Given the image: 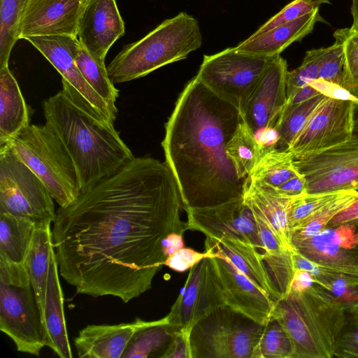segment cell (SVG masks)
Returning <instances> with one entry per match:
<instances>
[{"instance_id": "obj_56", "label": "cell", "mask_w": 358, "mask_h": 358, "mask_svg": "<svg viewBox=\"0 0 358 358\" xmlns=\"http://www.w3.org/2000/svg\"><path fill=\"white\" fill-rule=\"evenodd\" d=\"M350 310L351 312H352L355 315V316L358 318V305Z\"/></svg>"}, {"instance_id": "obj_53", "label": "cell", "mask_w": 358, "mask_h": 358, "mask_svg": "<svg viewBox=\"0 0 358 358\" xmlns=\"http://www.w3.org/2000/svg\"><path fill=\"white\" fill-rule=\"evenodd\" d=\"M315 283L312 276L302 270H295L291 289L301 291Z\"/></svg>"}, {"instance_id": "obj_19", "label": "cell", "mask_w": 358, "mask_h": 358, "mask_svg": "<svg viewBox=\"0 0 358 358\" xmlns=\"http://www.w3.org/2000/svg\"><path fill=\"white\" fill-rule=\"evenodd\" d=\"M227 306L265 325L272 317L275 301L260 287L222 257H213Z\"/></svg>"}, {"instance_id": "obj_47", "label": "cell", "mask_w": 358, "mask_h": 358, "mask_svg": "<svg viewBox=\"0 0 358 358\" xmlns=\"http://www.w3.org/2000/svg\"><path fill=\"white\" fill-rule=\"evenodd\" d=\"M190 332L181 329L176 336L165 358H192Z\"/></svg>"}, {"instance_id": "obj_26", "label": "cell", "mask_w": 358, "mask_h": 358, "mask_svg": "<svg viewBox=\"0 0 358 358\" xmlns=\"http://www.w3.org/2000/svg\"><path fill=\"white\" fill-rule=\"evenodd\" d=\"M30 125L28 106L8 66L0 69V147Z\"/></svg>"}, {"instance_id": "obj_36", "label": "cell", "mask_w": 358, "mask_h": 358, "mask_svg": "<svg viewBox=\"0 0 358 358\" xmlns=\"http://www.w3.org/2000/svg\"><path fill=\"white\" fill-rule=\"evenodd\" d=\"M358 197V191L343 190L298 228L290 232L291 238H303L313 236L325 229L330 220L341 210Z\"/></svg>"}, {"instance_id": "obj_29", "label": "cell", "mask_w": 358, "mask_h": 358, "mask_svg": "<svg viewBox=\"0 0 358 358\" xmlns=\"http://www.w3.org/2000/svg\"><path fill=\"white\" fill-rule=\"evenodd\" d=\"M36 226L29 219L0 212V257L25 263Z\"/></svg>"}, {"instance_id": "obj_32", "label": "cell", "mask_w": 358, "mask_h": 358, "mask_svg": "<svg viewBox=\"0 0 358 358\" xmlns=\"http://www.w3.org/2000/svg\"><path fill=\"white\" fill-rule=\"evenodd\" d=\"M299 173L292 154L287 150L266 148L248 176L278 187Z\"/></svg>"}, {"instance_id": "obj_11", "label": "cell", "mask_w": 358, "mask_h": 358, "mask_svg": "<svg viewBox=\"0 0 358 358\" xmlns=\"http://www.w3.org/2000/svg\"><path fill=\"white\" fill-rule=\"evenodd\" d=\"M306 194L358 191V138L320 153L294 159Z\"/></svg>"}, {"instance_id": "obj_24", "label": "cell", "mask_w": 358, "mask_h": 358, "mask_svg": "<svg viewBox=\"0 0 358 358\" xmlns=\"http://www.w3.org/2000/svg\"><path fill=\"white\" fill-rule=\"evenodd\" d=\"M59 274L54 249L49 266L42 315L46 336L45 346L62 358H71L73 355L66 326L64 297Z\"/></svg>"}, {"instance_id": "obj_52", "label": "cell", "mask_w": 358, "mask_h": 358, "mask_svg": "<svg viewBox=\"0 0 358 358\" xmlns=\"http://www.w3.org/2000/svg\"><path fill=\"white\" fill-rule=\"evenodd\" d=\"M182 248H184L182 235L176 232L169 234L162 242V250L166 259Z\"/></svg>"}, {"instance_id": "obj_3", "label": "cell", "mask_w": 358, "mask_h": 358, "mask_svg": "<svg viewBox=\"0 0 358 358\" xmlns=\"http://www.w3.org/2000/svg\"><path fill=\"white\" fill-rule=\"evenodd\" d=\"M42 103L45 123L69 153L81 190L108 176L134 156L114 123L100 114L70 83Z\"/></svg>"}, {"instance_id": "obj_34", "label": "cell", "mask_w": 358, "mask_h": 358, "mask_svg": "<svg viewBox=\"0 0 358 358\" xmlns=\"http://www.w3.org/2000/svg\"><path fill=\"white\" fill-rule=\"evenodd\" d=\"M28 0H1L0 69L8 66L11 50L20 39L22 15Z\"/></svg>"}, {"instance_id": "obj_25", "label": "cell", "mask_w": 358, "mask_h": 358, "mask_svg": "<svg viewBox=\"0 0 358 358\" xmlns=\"http://www.w3.org/2000/svg\"><path fill=\"white\" fill-rule=\"evenodd\" d=\"M318 22H324L320 8L295 20L282 24L253 38H247L236 48L244 52L273 57L279 55L292 43L302 40Z\"/></svg>"}, {"instance_id": "obj_22", "label": "cell", "mask_w": 358, "mask_h": 358, "mask_svg": "<svg viewBox=\"0 0 358 358\" xmlns=\"http://www.w3.org/2000/svg\"><path fill=\"white\" fill-rule=\"evenodd\" d=\"M205 250L215 257L228 259L239 271L263 289L274 301L280 296L266 271L260 251L241 240L206 236Z\"/></svg>"}, {"instance_id": "obj_6", "label": "cell", "mask_w": 358, "mask_h": 358, "mask_svg": "<svg viewBox=\"0 0 358 358\" xmlns=\"http://www.w3.org/2000/svg\"><path fill=\"white\" fill-rule=\"evenodd\" d=\"M0 330L19 352L38 356L45 346L42 313L26 263L0 257Z\"/></svg>"}, {"instance_id": "obj_5", "label": "cell", "mask_w": 358, "mask_h": 358, "mask_svg": "<svg viewBox=\"0 0 358 358\" xmlns=\"http://www.w3.org/2000/svg\"><path fill=\"white\" fill-rule=\"evenodd\" d=\"M198 21L185 12L163 21L143 38L124 45L106 66L115 84L144 77L166 64L186 59L199 48Z\"/></svg>"}, {"instance_id": "obj_42", "label": "cell", "mask_w": 358, "mask_h": 358, "mask_svg": "<svg viewBox=\"0 0 358 358\" xmlns=\"http://www.w3.org/2000/svg\"><path fill=\"white\" fill-rule=\"evenodd\" d=\"M325 3H330L329 0H294L262 25L248 38H255L275 27L311 13Z\"/></svg>"}, {"instance_id": "obj_37", "label": "cell", "mask_w": 358, "mask_h": 358, "mask_svg": "<svg viewBox=\"0 0 358 358\" xmlns=\"http://www.w3.org/2000/svg\"><path fill=\"white\" fill-rule=\"evenodd\" d=\"M293 345L280 322L271 317L264 325L257 347V358H292Z\"/></svg>"}, {"instance_id": "obj_14", "label": "cell", "mask_w": 358, "mask_h": 358, "mask_svg": "<svg viewBox=\"0 0 358 358\" xmlns=\"http://www.w3.org/2000/svg\"><path fill=\"white\" fill-rule=\"evenodd\" d=\"M226 306L213 257L189 269L185 284L166 315L170 323L191 332L202 317Z\"/></svg>"}, {"instance_id": "obj_15", "label": "cell", "mask_w": 358, "mask_h": 358, "mask_svg": "<svg viewBox=\"0 0 358 358\" xmlns=\"http://www.w3.org/2000/svg\"><path fill=\"white\" fill-rule=\"evenodd\" d=\"M188 229L215 238L241 240L261 252L255 220L243 196L206 208H187Z\"/></svg>"}, {"instance_id": "obj_48", "label": "cell", "mask_w": 358, "mask_h": 358, "mask_svg": "<svg viewBox=\"0 0 358 358\" xmlns=\"http://www.w3.org/2000/svg\"><path fill=\"white\" fill-rule=\"evenodd\" d=\"M275 188L281 194L289 196H297L306 194V180L299 173Z\"/></svg>"}, {"instance_id": "obj_46", "label": "cell", "mask_w": 358, "mask_h": 358, "mask_svg": "<svg viewBox=\"0 0 358 358\" xmlns=\"http://www.w3.org/2000/svg\"><path fill=\"white\" fill-rule=\"evenodd\" d=\"M215 255L208 251L197 252L188 248H182L171 255L164 262V265L177 272H185L195 266L206 257Z\"/></svg>"}, {"instance_id": "obj_13", "label": "cell", "mask_w": 358, "mask_h": 358, "mask_svg": "<svg viewBox=\"0 0 358 358\" xmlns=\"http://www.w3.org/2000/svg\"><path fill=\"white\" fill-rule=\"evenodd\" d=\"M293 250L316 264L358 283V229L350 223L327 227L306 238H291Z\"/></svg>"}, {"instance_id": "obj_33", "label": "cell", "mask_w": 358, "mask_h": 358, "mask_svg": "<svg viewBox=\"0 0 358 358\" xmlns=\"http://www.w3.org/2000/svg\"><path fill=\"white\" fill-rule=\"evenodd\" d=\"M76 65L90 87L114 110H117L115 103L119 90L110 80L105 62L92 56L84 47L80 48L76 56Z\"/></svg>"}, {"instance_id": "obj_8", "label": "cell", "mask_w": 358, "mask_h": 358, "mask_svg": "<svg viewBox=\"0 0 358 358\" xmlns=\"http://www.w3.org/2000/svg\"><path fill=\"white\" fill-rule=\"evenodd\" d=\"M264 327L227 305L217 308L192 329V358H257Z\"/></svg>"}, {"instance_id": "obj_1", "label": "cell", "mask_w": 358, "mask_h": 358, "mask_svg": "<svg viewBox=\"0 0 358 358\" xmlns=\"http://www.w3.org/2000/svg\"><path fill=\"white\" fill-rule=\"evenodd\" d=\"M182 208L166 162L134 157L57 209L52 234L59 273L77 294L124 303L140 296L166 260L163 239L189 229Z\"/></svg>"}, {"instance_id": "obj_43", "label": "cell", "mask_w": 358, "mask_h": 358, "mask_svg": "<svg viewBox=\"0 0 358 358\" xmlns=\"http://www.w3.org/2000/svg\"><path fill=\"white\" fill-rule=\"evenodd\" d=\"M344 64L343 44L341 41L335 40L333 45L327 48L319 70L317 80L341 87Z\"/></svg>"}, {"instance_id": "obj_10", "label": "cell", "mask_w": 358, "mask_h": 358, "mask_svg": "<svg viewBox=\"0 0 358 358\" xmlns=\"http://www.w3.org/2000/svg\"><path fill=\"white\" fill-rule=\"evenodd\" d=\"M0 212L37 226L52 224L56 215L48 189L8 144L0 147Z\"/></svg>"}, {"instance_id": "obj_45", "label": "cell", "mask_w": 358, "mask_h": 358, "mask_svg": "<svg viewBox=\"0 0 358 358\" xmlns=\"http://www.w3.org/2000/svg\"><path fill=\"white\" fill-rule=\"evenodd\" d=\"M252 213L255 220L257 231L261 243V253L276 255L285 250H287L283 246L268 221L260 215L252 211Z\"/></svg>"}, {"instance_id": "obj_23", "label": "cell", "mask_w": 358, "mask_h": 358, "mask_svg": "<svg viewBox=\"0 0 358 358\" xmlns=\"http://www.w3.org/2000/svg\"><path fill=\"white\" fill-rule=\"evenodd\" d=\"M279 192L275 187L247 176L243 199L252 212L264 219L273 227L283 246L292 250L289 211L293 199Z\"/></svg>"}, {"instance_id": "obj_49", "label": "cell", "mask_w": 358, "mask_h": 358, "mask_svg": "<svg viewBox=\"0 0 358 358\" xmlns=\"http://www.w3.org/2000/svg\"><path fill=\"white\" fill-rule=\"evenodd\" d=\"M358 220V197L349 206L338 213L327 227H336Z\"/></svg>"}, {"instance_id": "obj_16", "label": "cell", "mask_w": 358, "mask_h": 358, "mask_svg": "<svg viewBox=\"0 0 358 358\" xmlns=\"http://www.w3.org/2000/svg\"><path fill=\"white\" fill-rule=\"evenodd\" d=\"M30 42L60 73L105 118L114 123L117 110L113 109L86 82L80 73L76 56L80 48L76 36L52 35L29 36Z\"/></svg>"}, {"instance_id": "obj_17", "label": "cell", "mask_w": 358, "mask_h": 358, "mask_svg": "<svg viewBox=\"0 0 358 358\" xmlns=\"http://www.w3.org/2000/svg\"><path fill=\"white\" fill-rule=\"evenodd\" d=\"M287 61L275 56L266 67L248 103L244 120L254 134L264 127L278 130L287 103Z\"/></svg>"}, {"instance_id": "obj_30", "label": "cell", "mask_w": 358, "mask_h": 358, "mask_svg": "<svg viewBox=\"0 0 358 358\" xmlns=\"http://www.w3.org/2000/svg\"><path fill=\"white\" fill-rule=\"evenodd\" d=\"M297 268L309 273L314 282L327 289L345 310L358 305V283L305 257L299 260Z\"/></svg>"}, {"instance_id": "obj_2", "label": "cell", "mask_w": 358, "mask_h": 358, "mask_svg": "<svg viewBox=\"0 0 358 358\" xmlns=\"http://www.w3.org/2000/svg\"><path fill=\"white\" fill-rule=\"evenodd\" d=\"M239 110L196 76L180 94L165 124L162 146L184 210L217 206L243 196L227 144L243 119Z\"/></svg>"}, {"instance_id": "obj_28", "label": "cell", "mask_w": 358, "mask_h": 358, "mask_svg": "<svg viewBox=\"0 0 358 358\" xmlns=\"http://www.w3.org/2000/svg\"><path fill=\"white\" fill-rule=\"evenodd\" d=\"M50 225L36 226L25 261L42 315L49 266L55 249Z\"/></svg>"}, {"instance_id": "obj_20", "label": "cell", "mask_w": 358, "mask_h": 358, "mask_svg": "<svg viewBox=\"0 0 358 358\" xmlns=\"http://www.w3.org/2000/svg\"><path fill=\"white\" fill-rule=\"evenodd\" d=\"M87 0H28L20 39L52 35L77 37L78 24Z\"/></svg>"}, {"instance_id": "obj_39", "label": "cell", "mask_w": 358, "mask_h": 358, "mask_svg": "<svg viewBox=\"0 0 358 358\" xmlns=\"http://www.w3.org/2000/svg\"><path fill=\"white\" fill-rule=\"evenodd\" d=\"M292 252V250L287 249L276 255L261 253L270 279L280 299L288 295L292 287L295 272Z\"/></svg>"}, {"instance_id": "obj_18", "label": "cell", "mask_w": 358, "mask_h": 358, "mask_svg": "<svg viewBox=\"0 0 358 358\" xmlns=\"http://www.w3.org/2000/svg\"><path fill=\"white\" fill-rule=\"evenodd\" d=\"M124 32L115 0H87L78 20L77 38L92 56L105 62L109 49Z\"/></svg>"}, {"instance_id": "obj_41", "label": "cell", "mask_w": 358, "mask_h": 358, "mask_svg": "<svg viewBox=\"0 0 358 358\" xmlns=\"http://www.w3.org/2000/svg\"><path fill=\"white\" fill-rule=\"evenodd\" d=\"M341 192L342 191L313 194H305L295 196L291 203L288 216L290 232L301 225Z\"/></svg>"}, {"instance_id": "obj_21", "label": "cell", "mask_w": 358, "mask_h": 358, "mask_svg": "<svg viewBox=\"0 0 358 358\" xmlns=\"http://www.w3.org/2000/svg\"><path fill=\"white\" fill-rule=\"evenodd\" d=\"M145 321L130 323L89 324L79 331L74 345L80 358H122L135 331Z\"/></svg>"}, {"instance_id": "obj_9", "label": "cell", "mask_w": 358, "mask_h": 358, "mask_svg": "<svg viewBox=\"0 0 358 358\" xmlns=\"http://www.w3.org/2000/svg\"><path fill=\"white\" fill-rule=\"evenodd\" d=\"M274 57L229 48L203 55L196 76L215 94L236 108L243 117L259 79Z\"/></svg>"}, {"instance_id": "obj_50", "label": "cell", "mask_w": 358, "mask_h": 358, "mask_svg": "<svg viewBox=\"0 0 358 358\" xmlns=\"http://www.w3.org/2000/svg\"><path fill=\"white\" fill-rule=\"evenodd\" d=\"M257 141L266 148H276L280 139L278 131L273 127H264L255 133Z\"/></svg>"}, {"instance_id": "obj_55", "label": "cell", "mask_w": 358, "mask_h": 358, "mask_svg": "<svg viewBox=\"0 0 358 358\" xmlns=\"http://www.w3.org/2000/svg\"><path fill=\"white\" fill-rule=\"evenodd\" d=\"M351 14L352 17V27L358 30V0L352 1Z\"/></svg>"}, {"instance_id": "obj_38", "label": "cell", "mask_w": 358, "mask_h": 358, "mask_svg": "<svg viewBox=\"0 0 358 358\" xmlns=\"http://www.w3.org/2000/svg\"><path fill=\"white\" fill-rule=\"evenodd\" d=\"M334 37L343 46L345 64L341 87L358 96V31L350 27L338 29Z\"/></svg>"}, {"instance_id": "obj_40", "label": "cell", "mask_w": 358, "mask_h": 358, "mask_svg": "<svg viewBox=\"0 0 358 358\" xmlns=\"http://www.w3.org/2000/svg\"><path fill=\"white\" fill-rule=\"evenodd\" d=\"M326 51L327 48L308 50L301 65L288 71L286 78L287 98L304 85L318 79L319 70Z\"/></svg>"}, {"instance_id": "obj_27", "label": "cell", "mask_w": 358, "mask_h": 358, "mask_svg": "<svg viewBox=\"0 0 358 358\" xmlns=\"http://www.w3.org/2000/svg\"><path fill=\"white\" fill-rule=\"evenodd\" d=\"M181 327L169 322L168 317L145 321L129 340L122 358H165Z\"/></svg>"}, {"instance_id": "obj_51", "label": "cell", "mask_w": 358, "mask_h": 358, "mask_svg": "<svg viewBox=\"0 0 358 358\" xmlns=\"http://www.w3.org/2000/svg\"><path fill=\"white\" fill-rule=\"evenodd\" d=\"M322 94L310 84L299 89L292 96L287 98L286 106H292L306 101L315 96Z\"/></svg>"}, {"instance_id": "obj_44", "label": "cell", "mask_w": 358, "mask_h": 358, "mask_svg": "<svg viewBox=\"0 0 358 358\" xmlns=\"http://www.w3.org/2000/svg\"><path fill=\"white\" fill-rule=\"evenodd\" d=\"M334 356L358 358V318L350 310L345 311V321L337 338Z\"/></svg>"}, {"instance_id": "obj_35", "label": "cell", "mask_w": 358, "mask_h": 358, "mask_svg": "<svg viewBox=\"0 0 358 358\" xmlns=\"http://www.w3.org/2000/svg\"><path fill=\"white\" fill-rule=\"evenodd\" d=\"M327 96L321 94L299 104L285 106L278 127L280 139L276 148L287 150L289 147L317 107Z\"/></svg>"}, {"instance_id": "obj_54", "label": "cell", "mask_w": 358, "mask_h": 358, "mask_svg": "<svg viewBox=\"0 0 358 358\" xmlns=\"http://www.w3.org/2000/svg\"><path fill=\"white\" fill-rule=\"evenodd\" d=\"M352 136L358 138V96L353 99Z\"/></svg>"}, {"instance_id": "obj_31", "label": "cell", "mask_w": 358, "mask_h": 358, "mask_svg": "<svg viewBox=\"0 0 358 358\" xmlns=\"http://www.w3.org/2000/svg\"><path fill=\"white\" fill-rule=\"evenodd\" d=\"M265 150L243 117L227 144V156L239 178L250 174Z\"/></svg>"}, {"instance_id": "obj_4", "label": "cell", "mask_w": 358, "mask_h": 358, "mask_svg": "<svg viewBox=\"0 0 358 358\" xmlns=\"http://www.w3.org/2000/svg\"><path fill=\"white\" fill-rule=\"evenodd\" d=\"M345 311L327 289L315 282L301 291L291 289L287 296L275 301L272 316L290 338L292 358H331Z\"/></svg>"}, {"instance_id": "obj_12", "label": "cell", "mask_w": 358, "mask_h": 358, "mask_svg": "<svg viewBox=\"0 0 358 358\" xmlns=\"http://www.w3.org/2000/svg\"><path fill=\"white\" fill-rule=\"evenodd\" d=\"M355 97L327 96L287 150L297 159L322 152L350 140Z\"/></svg>"}, {"instance_id": "obj_7", "label": "cell", "mask_w": 358, "mask_h": 358, "mask_svg": "<svg viewBox=\"0 0 358 358\" xmlns=\"http://www.w3.org/2000/svg\"><path fill=\"white\" fill-rule=\"evenodd\" d=\"M8 145L41 179L59 207L69 205L79 195L81 188L75 164L46 123L30 124Z\"/></svg>"}]
</instances>
